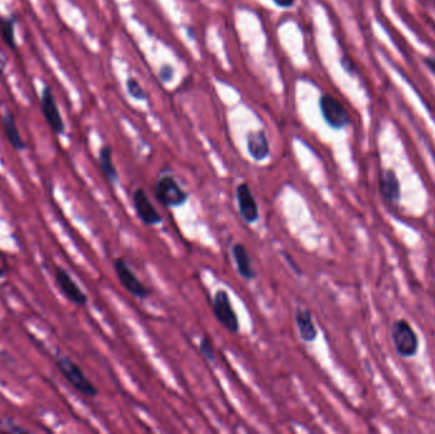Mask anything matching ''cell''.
Returning <instances> with one entry per match:
<instances>
[{
	"instance_id": "7c38bea8",
	"label": "cell",
	"mask_w": 435,
	"mask_h": 434,
	"mask_svg": "<svg viewBox=\"0 0 435 434\" xmlns=\"http://www.w3.org/2000/svg\"><path fill=\"white\" fill-rule=\"evenodd\" d=\"M232 256L238 270V274L246 280H253L257 273L253 268L252 259L244 243H235L232 247Z\"/></svg>"
},
{
	"instance_id": "ba28073f",
	"label": "cell",
	"mask_w": 435,
	"mask_h": 434,
	"mask_svg": "<svg viewBox=\"0 0 435 434\" xmlns=\"http://www.w3.org/2000/svg\"><path fill=\"white\" fill-rule=\"evenodd\" d=\"M235 198H237L239 216L246 223L255 225L260 218V212H259V204L256 201L250 185L246 183H239L235 189Z\"/></svg>"
},
{
	"instance_id": "5bb4252c",
	"label": "cell",
	"mask_w": 435,
	"mask_h": 434,
	"mask_svg": "<svg viewBox=\"0 0 435 434\" xmlns=\"http://www.w3.org/2000/svg\"><path fill=\"white\" fill-rule=\"evenodd\" d=\"M3 128H4V133H5L9 144L12 147L14 148L16 150H23L26 148V143H25V140L22 139L21 133L18 129L16 117L10 111H7L3 115Z\"/></svg>"
},
{
	"instance_id": "277c9868",
	"label": "cell",
	"mask_w": 435,
	"mask_h": 434,
	"mask_svg": "<svg viewBox=\"0 0 435 434\" xmlns=\"http://www.w3.org/2000/svg\"><path fill=\"white\" fill-rule=\"evenodd\" d=\"M113 269H115V274L119 279L120 284L131 295L139 298L141 301L148 298L149 295H150V290L140 282V279L130 269L129 264L126 262L124 258H117V259L113 260Z\"/></svg>"
},
{
	"instance_id": "d6986e66",
	"label": "cell",
	"mask_w": 435,
	"mask_h": 434,
	"mask_svg": "<svg viewBox=\"0 0 435 434\" xmlns=\"http://www.w3.org/2000/svg\"><path fill=\"white\" fill-rule=\"evenodd\" d=\"M126 88H128V92H129V95L131 97L140 100V101L147 100V93H145V91L143 89V87L140 86V83L137 79H128L126 80Z\"/></svg>"
},
{
	"instance_id": "3957f363",
	"label": "cell",
	"mask_w": 435,
	"mask_h": 434,
	"mask_svg": "<svg viewBox=\"0 0 435 434\" xmlns=\"http://www.w3.org/2000/svg\"><path fill=\"white\" fill-rule=\"evenodd\" d=\"M213 311H214V316H215L217 322L226 331H229L231 334H237L239 331L238 316L233 308V304L231 302L228 292L224 289H219L214 295Z\"/></svg>"
},
{
	"instance_id": "9a60e30c",
	"label": "cell",
	"mask_w": 435,
	"mask_h": 434,
	"mask_svg": "<svg viewBox=\"0 0 435 434\" xmlns=\"http://www.w3.org/2000/svg\"><path fill=\"white\" fill-rule=\"evenodd\" d=\"M98 163L102 174L108 183H116L119 181V172L113 163V149L110 146H104L99 150Z\"/></svg>"
},
{
	"instance_id": "30bf717a",
	"label": "cell",
	"mask_w": 435,
	"mask_h": 434,
	"mask_svg": "<svg viewBox=\"0 0 435 434\" xmlns=\"http://www.w3.org/2000/svg\"><path fill=\"white\" fill-rule=\"evenodd\" d=\"M55 282L58 284V287L61 290V293L65 295L67 299H69L71 304L83 307L88 302V297L78 284L75 283V280L71 278L69 273L62 268H56L55 271Z\"/></svg>"
},
{
	"instance_id": "9c48e42d",
	"label": "cell",
	"mask_w": 435,
	"mask_h": 434,
	"mask_svg": "<svg viewBox=\"0 0 435 434\" xmlns=\"http://www.w3.org/2000/svg\"><path fill=\"white\" fill-rule=\"evenodd\" d=\"M40 104H41V110L44 113L45 119L49 124V126L51 128V130L59 135L64 134L65 124L61 117L60 110L54 97L51 87H45L43 89L41 97H40Z\"/></svg>"
},
{
	"instance_id": "d4e9b609",
	"label": "cell",
	"mask_w": 435,
	"mask_h": 434,
	"mask_svg": "<svg viewBox=\"0 0 435 434\" xmlns=\"http://www.w3.org/2000/svg\"><path fill=\"white\" fill-rule=\"evenodd\" d=\"M7 68V61H5V58H4V55L1 54L0 52V76H3L4 74V70Z\"/></svg>"
},
{
	"instance_id": "8fae6325",
	"label": "cell",
	"mask_w": 435,
	"mask_h": 434,
	"mask_svg": "<svg viewBox=\"0 0 435 434\" xmlns=\"http://www.w3.org/2000/svg\"><path fill=\"white\" fill-rule=\"evenodd\" d=\"M247 150L253 161L261 162L270 156V144L263 130L251 131L247 135Z\"/></svg>"
},
{
	"instance_id": "ac0fdd59",
	"label": "cell",
	"mask_w": 435,
	"mask_h": 434,
	"mask_svg": "<svg viewBox=\"0 0 435 434\" xmlns=\"http://www.w3.org/2000/svg\"><path fill=\"white\" fill-rule=\"evenodd\" d=\"M199 349H200L201 354L205 356L208 361H210V362L215 361V349H214L213 340H211L209 335H202V338L200 339Z\"/></svg>"
},
{
	"instance_id": "484cf974",
	"label": "cell",
	"mask_w": 435,
	"mask_h": 434,
	"mask_svg": "<svg viewBox=\"0 0 435 434\" xmlns=\"http://www.w3.org/2000/svg\"><path fill=\"white\" fill-rule=\"evenodd\" d=\"M3 277H4V270L0 266V279L3 278Z\"/></svg>"
},
{
	"instance_id": "5b68a950",
	"label": "cell",
	"mask_w": 435,
	"mask_h": 434,
	"mask_svg": "<svg viewBox=\"0 0 435 434\" xmlns=\"http://www.w3.org/2000/svg\"><path fill=\"white\" fill-rule=\"evenodd\" d=\"M392 340L400 356H412L418 350V336L409 322L405 320H399L393 323Z\"/></svg>"
},
{
	"instance_id": "603a6c76",
	"label": "cell",
	"mask_w": 435,
	"mask_h": 434,
	"mask_svg": "<svg viewBox=\"0 0 435 434\" xmlns=\"http://www.w3.org/2000/svg\"><path fill=\"white\" fill-rule=\"evenodd\" d=\"M280 8H290L294 5L296 0H272Z\"/></svg>"
},
{
	"instance_id": "6da1fadb",
	"label": "cell",
	"mask_w": 435,
	"mask_h": 434,
	"mask_svg": "<svg viewBox=\"0 0 435 434\" xmlns=\"http://www.w3.org/2000/svg\"><path fill=\"white\" fill-rule=\"evenodd\" d=\"M56 367L62 377L82 395L88 398H96L98 395V389L71 358L61 356L58 359Z\"/></svg>"
},
{
	"instance_id": "4fadbf2b",
	"label": "cell",
	"mask_w": 435,
	"mask_h": 434,
	"mask_svg": "<svg viewBox=\"0 0 435 434\" xmlns=\"http://www.w3.org/2000/svg\"><path fill=\"white\" fill-rule=\"evenodd\" d=\"M296 323L299 336L305 343H314L317 339V328L314 325V317L309 310L298 306L296 308Z\"/></svg>"
},
{
	"instance_id": "8992f818",
	"label": "cell",
	"mask_w": 435,
	"mask_h": 434,
	"mask_svg": "<svg viewBox=\"0 0 435 434\" xmlns=\"http://www.w3.org/2000/svg\"><path fill=\"white\" fill-rule=\"evenodd\" d=\"M320 110L325 122H327V125L332 129L339 130L345 128L350 122V116L346 108L333 96L323 95L320 98Z\"/></svg>"
},
{
	"instance_id": "7a4b0ae2",
	"label": "cell",
	"mask_w": 435,
	"mask_h": 434,
	"mask_svg": "<svg viewBox=\"0 0 435 434\" xmlns=\"http://www.w3.org/2000/svg\"><path fill=\"white\" fill-rule=\"evenodd\" d=\"M154 195L158 201L165 208H178L189 200V192L183 190L181 185L172 174L159 177L154 186Z\"/></svg>"
},
{
	"instance_id": "ffe728a7",
	"label": "cell",
	"mask_w": 435,
	"mask_h": 434,
	"mask_svg": "<svg viewBox=\"0 0 435 434\" xmlns=\"http://www.w3.org/2000/svg\"><path fill=\"white\" fill-rule=\"evenodd\" d=\"M0 432H9V433H23V432H28L25 428H21L17 426L12 420H7V422H0Z\"/></svg>"
},
{
	"instance_id": "7402d4cb",
	"label": "cell",
	"mask_w": 435,
	"mask_h": 434,
	"mask_svg": "<svg viewBox=\"0 0 435 434\" xmlns=\"http://www.w3.org/2000/svg\"><path fill=\"white\" fill-rule=\"evenodd\" d=\"M283 255H284V258L287 259V264H289V265H290V268H292V270H294V273H296V274H298V275H302L301 268H299V266L296 265V262H294V260L292 259V256H289L287 252H283Z\"/></svg>"
},
{
	"instance_id": "2e32d148",
	"label": "cell",
	"mask_w": 435,
	"mask_h": 434,
	"mask_svg": "<svg viewBox=\"0 0 435 434\" xmlns=\"http://www.w3.org/2000/svg\"><path fill=\"white\" fill-rule=\"evenodd\" d=\"M381 192L383 196L390 201H396L400 198V183L393 171H386L381 180Z\"/></svg>"
},
{
	"instance_id": "44dd1931",
	"label": "cell",
	"mask_w": 435,
	"mask_h": 434,
	"mask_svg": "<svg viewBox=\"0 0 435 434\" xmlns=\"http://www.w3.org/2000/svg\"><path fill=\"white\" fill-rule=\"evenodd\" d=\"M174 68L169 64H165L161 69H159V77L163 80V82H169L171 79L174 78Z\"/></svg>"
},
{
	"instance_id": "52a82bcc",
	"label": "cell",
	"mask_w": 435,
	"mask_h": 434,
	"mask_svg": "<svg viewBox=\"0 0 435 434\" xmlns=\"http://www.w3.org/2000/svg\"><path fill=\"white\" fill-rule=\"evenodd\" d=\"M132 205L135 209V214L143 225L154 227L162 223L163 218L143 187L137 189L132 194Z\"/></svg>"
},
{
	"instance_id": "cb8c5ba5",
	"label": "cell",
	"mask_w": 435,
	"mask_h": 434,
	"mask_svg": "<svg viewBox=\"0 0 435 434\" xmlns=\"http://www.w3.org/2000/svg\"><path fill=\"white\" fill-rule=\"evenodd\" d=\"M424 62H425V65L429 68V70L435 74V58L427 56V58L424 59Z\"/></svg>"
},
{
	"instance_id": "e0dca14e",
	"label": "cell",
	"mask_w": 435,
	"mask_h": 434,
	"mask_svg": "<svg viewBox=\"0 0 435 434\" xmlns=\"http://www.w3.org/2000/svg\"><path fill=\"white\" fill-rule=\"evenodd\" d=\"M16 22L17 19L14 16L8 17H0V36L4 44L9 49L16 50L17 49V40H16Z\"/></svg>"
}]
</instances>
